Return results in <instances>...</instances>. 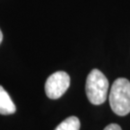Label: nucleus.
Instances as JSON below:
<instances>
[{"mask_svg": "<svg viewBox=\"0 0 130 130\" xmlns=\"http://www.w3.org/2000/svg\"><path fill=\"white\" fill-rule=\"evenodd\" d=\"M109 102L113 112L118 116L130 113V82L126 78H118L112 85Z\"/></svg>", "mask_w": 130, "mask_h": 130, "instance_id": "nucleus-1", "label": "nucleus"}, {"mask_svg": "<svg viewBox=\"0 0 130 130\" xmlns=\"http://www.w3.org/2000/svg\"><path fill=\"white\" fill-rule=\"evenodd\" d=\"M109 82L99 70H93L86 80V94L89 101L93 105L105 102L108 94Z\"/></svg>", "mask_w": 130, "mask_h": 130, "instance_id": "nucleus-2", "label": "nucleus"}, {"mask_svg": "<svg viewBox=\"0 0 130 130\" xmlns=\"http://www.w3.org/2000/svg\"><path fill=\"white\" fill-rule=\"evenodd\" d=\"M70 84V75L65 71H56L47 78L44 91L47 98L58 99L67 92Z\"/></svg>", "mask_w": 130, "mask_h": 130, "instance_id": "nucleus-3", "label": "nucleus"}, {"mask_svg": "<svg viewBox=\"0 0 130 130\" xmlns=\"http://www.w3.org/2000/svg\"><path fill=\"white\" fill-rule=\"evenodd\" d=\"M2 41H3V34H2V31H1V29H0V44H1Z\"/></svg>", "mask_w": 130, "mask_h": 130, "instance_id": "nucleus-7", "label": "nucleus"}, {"mask_svg": "<svg viewBox=\"0 0 130 130\" xmlns=\"http://www.w3.org/2000/svg\"><path fill=\"white\" fill-rule=\"evenodd\" d=\"M17 110L9 93L0 85V115H12Z\"/></svg>", "mask_w": 130, "mask_h": 130, "instance_id": "nucleus-4", "label": "nucleus"}, {"mask_svg": "<svg viewBox=\"0 0 130 130\" xmlns=\"http://www.w3.org/2000/svg\"><path fill=\"white\" fill-rule=\"evenodd\" d=\"M104 130H121V127L117 123H111V124L107 125L104 128Z\"/></svg>", "mask_w": 130, "mask_h": 130, "instance_id": "nucleus-6", "label": "nucleus"}, {"mask_svg": "<svg viewBox=\"0 0 130 130\" xmlns=\"http://www.w3.org/2000/svg\"><path fill=\"white\" fill-rule=\"evenodd\" d=\"M80 129V121L77 117L71 116L63 121L55 130H79Z\"/></svg>", "mask_w": 130, "mask_h": 130, "instance_id": "nucleus-5", "label": "nucleus"}]
</instances>
